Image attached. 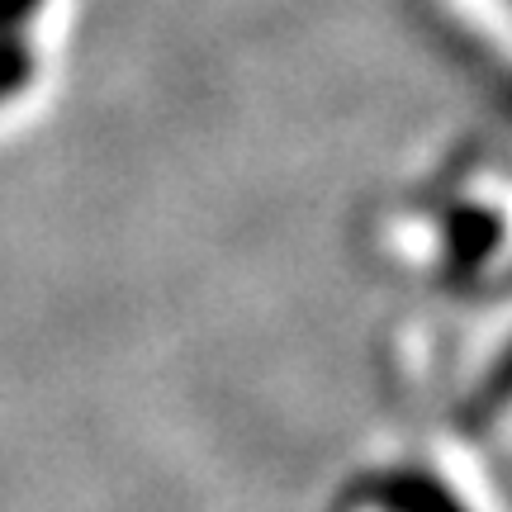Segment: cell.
Masks as SVG:
<instances>
[{
	"instance_id": "cell-1",
	"label": "cell",
	"mask_w": 512,
	"mask_h": 512,
	"mask_svg": "<svg viewBox=\"0 0 512 512\" xmlns=\"http://www.w3.org/2000/svg\"><path fill=\"white\" fill-rule=\"evenodd\" d=\"M38 10V0H0V38H10L24 19Z\"/></svg>"
}]
</instances>
